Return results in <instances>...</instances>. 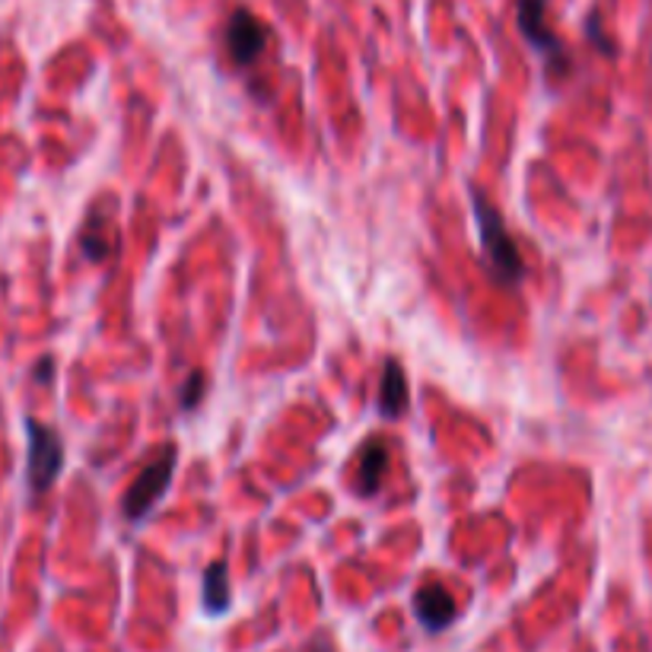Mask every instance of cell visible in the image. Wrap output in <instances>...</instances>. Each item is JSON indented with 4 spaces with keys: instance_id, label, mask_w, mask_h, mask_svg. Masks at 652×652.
I'll return each mask as SVG.
<instances>
[{
    "instance_id": "cell-1",
    "label": "cell",
    "mask_w": 652,
    "mask_h": 652,
    "mask_svg": "<svg viewBox=\"0 0 652 652\" xmlns=\"http://www.w3.org/2000/svg\"><path fill=\"white\" fill-rule=\"evenodd\" d=\"M475 217L487 268L494 271V277L500 283H519L522 275H526V261L519 255V246H516L513 232L506 229L503 214L484 195H475Z\"/></svg>"
},
{
    "instance_id": "cell-2",
    "label": "cell",
    "mask_w": 652,
    "mask_h": 652,
    "mask_svg": "<svg viewBox=\"0 0 652 652\" xmlns=\"http://www.w3.org/2000/svg\"><path fill=\"white\" fill-rule=\"evenodd\" d=\"M178 465V449L176 446H163L156 458H151L144 465V472L137 475V480L127 487L125 500H122V513H125L131 522H141L147 519L156 503L166 497L169 484H173V475H176Z\"/></svg>"
},
{
    "instance_id": "cell-3",
    "label": "cell",
    "mask_w": 652,
    "mask_h": 652,
    "mask_svg": "<svg viewBox=\"0 0 652 652\" xmlns=\"http://www.w3.org/2000/svg\"><path fill=\"white\" fill-rule=\"evenodd\" d=\"M29 430V465H25V477L32 494H45L54 477L64 468V443L61 436L39 421H25Z\"/></svg>"
},
{
    "instance_id": "cell-4",
    "label": "cell",
    "mask_w": 652,
    "mask_h": 652,
    "mask_svg": "<svg viewBox=\"0 0 652 652\" xmlns=\"http://www.w3.org/2000/svg\"><path fill=\"white\" fill-rule=\"evenodd\" d=\"M516 23H519V32L526 35L531 49L541 51L553 68L560 64V71H570V61L560 49V39L548 25V0H516Z\"/></svg>"
},
{
    "instance_id": "cell-5",
    "label": "cell",
    "mask_w": 652,
    "mask_h": 652,
    "mask_svg": "<svg viewBox=\"0 0 652 652\" xmlns=\"http://www.w3.org/2000/svg\"><path fill=\"white\" fill-rule=\"evenodd\" d=\"M268 49V25L249 10H232L226 20V51L236 68H249Z\"/></svg>"
},
{
    "instance_id": "cell-6",
    "label": "cell",
    "mask_w": 652,
    "mask_h": 652,
    "mask_svg": "<svg viewBox=\"0 0 652 652\" xmlns=\"http://www.w3.org/2000/svg\"><path fill=\"white\" fill-rule=\"evenodd\" d=\"M414 614L421 621V628L427 633H443L455 621L458 608H455V599L449 596L446 586L439 582H424L414 596Z\"/></svg>"
},
{
    "instance_id": "cell-7",
    "label": "cell",
    "mask_w": 652,
    "mask_h": 652,
    "mask_svg": "<svg viewBox=\"0 0 652 652\" xmlns=\"http://www.w3.org/2000/svg\"><path fill=\"white\" fill-rule=\"evenodd\" d=\"M385 472H389V446L382 439H370L363 449H360V458H356V477H353V490L360 497H373L379 494L382 480H385Z\"/></svg>"
},
{
    "instance_id": "cell-8",
    "label": "cell",
    "mask_w": 652,
    "mask_h": 652,
    "mask_svg": "<svg viewBox=\"0 0 652 652\" xmlns=\"http://www.w3.org/2000/svg\"><path fill=\"white\" fill-rule=\"evenodd\" d=\"M379 411L382 417L395 421L407 411V379H404L402 363L395 356H389L382 363V389H379Z\"/></svg>"
},
{
    "instance_id": "cell-9",
    "label": "cell",
    "mask_w": 652,
    "mask_h": 652,
    "mask_svg": "<svg viewBox=\"0 0 652 652\" xmlns=\"http://www.w3.org/2000/svg\"><path fill=\"white\" fill-rule=\"evenodd\" d=\"M229 608V577H226V563L224 560H214L207 570H204V611L210 618L224 614Z\"/></svg>"
},
{
    "instance_id": "cell-10",
    "label": "cell",
    "mask_w": 652,
    "mask_h": 652,
    "mask_svg": "<svg viewBox=\"0 0 652 652\" xmlns=\"http://www.w3.org/2000/svg\"><path fill=\"white\" fill-rule=\"evenodd\" d=\"M204 389H207V379L204 373H192L188 382L182 385V392H178V404H182V411L188 414V411H195L204 399Z\"/></svg>"
},
{
    "instance_id": "cell-11",
    "label": "cell",
    "mask_w": 652,
    "mask_h": 652,
    "mask_svg": "<svg viewBox=\"0 0 652 652\" xmlns=\"http://www.w3.org/2000/svg\"><path fill=\"white\" fill-rule=\"evenodd\" d=\"M309 652H334V650H331V643H328V640H315Z\"/></svg>"
}]
</instances>
